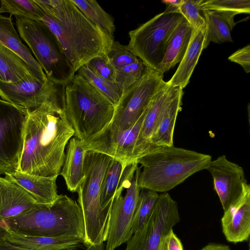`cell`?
<instances>
[{"label": "cell", "mask_w": 250, "mask_h": 250, "mask_svg": "<svg viewBox=\"0 0 250 250\" xmlns=\"http://www.w3.org/2000/svg\"><path fill=\"white\" fill-rule=\"evenodd\" d=\"M74 130L58 100L28 112L17 171L46 177L59 175Z\"/></svg>", "instance_id": "cell-1"}, {"label": "cell", "mask_w": 250, "mask_h": 250, "mask_svg": "<svg viewBox=\"0 0 250 250\" xmlns=\"http://www.w3.org/2000/svg\"><path fill=\"white\" fill-rule=\"evenodd\" d=\"M43 21L55 35L76 73L95 57L107 55L112 41L71 0H34Z\"/></svg>", "instance_id": "cell-2"}, {"label": "cell", "mask_w": 250, "mask_h": 250, "mask_svg": "<svg viewBox=\"0 0 250 250\" xmlns=\"http://www.w3.org/2000/svg\"><path fill=\"white\" fill-rule=\"evenodd\" d=\"M0 228L30 236H73L83 240L84 234L80 206L62 194L51 204L37 203L26 212L0 222Z\"/></svg>", "instance_id": "cell-3"}, {"label": "cell", "mask_w": 250, "mask_h": 250, "mask_svg": "<svg viewBox=\"0 0 250 250\" xmlns=\"http://www.w3.org/2000/svg\"><path fill=\"white\" fill-rule=\"evenodd\" d=\"M211 156L172 146L159 147L140 158L138 183L155 192L169 191L195 173L207 169Z\"/></svg>", "instance_id": "cell-4"}, {"label": "cell", "mask_w": 250, "mask_h": 250, "mask_svg": "<svg viewBox=\"0 0 250 250\" xmlns=\"http://www.w3.org/2000/svg\"><path fill=\"white\" fill-rule=\"evenodd\" d=\"M61 106L74 130V137L80 140L105 128L115 111V105L104 95L77 74L62 87Z\"/></svg>", "instance_id": "cell-5"}, {"label": "cell", "mask_w": 250, "mask_h": 250, "mask_svg": "<svg viewBox=\"0 0 250 250\" xmlns=\"http://www.w3.org/2000/svg\"><path fill=\"white\" fill-rule=\"evenodd\" d=\"M111 159L93 151H86L84 154L85 177L76 191L83 219L85 250H104L107 240L111 209L102 208L100 197L104 177Z\"/></svg>", "instance_id": "cell-6"}, {"label": "cell", "mask_w": 250, "mask_h": 250, "mask_svg": "<svg viewBox=\"0 0 250 250\" xmlns=\"http://www.w3.org/2000/svg\"><path fill=\"white\" fill-rule=\"evenodd\" d=\"M19 35L30 48L47 78L64 86L76 74L57 38L42 21L15 16Z\"/></svg>", "instance_id": "cell-7"}, {"label": "cell", "mask_w": 250, "mask_h": 250, "mask_svg": "<svg viewBox=\"0 0 250 250\" xmlns=\"http://www.w3.org/2000/svg\"><path fill=\"white\" fill-rule=\"evenodd\" d=\"M146 110L128 129H121L110 123L98 133L80 140L82 147L86 151L109 156L125 165L137 163L139 159L159 147L142 136V126Z\"/></svg>", "instance_id": "cell-8"}, {"label": "cell", "mask_w": 250, "mask_h": 250, "mask_svg": "<svg viewBox=\"0 0 250 250\" xmlns=\"http://www.w3.org/2000/svg\"><path fill=\"white\" fill-rule=\"evenodd\" d=\"M141 167L126 165L113 195L105 250H114L133 235L132 227L141 188L138 179Z\"/></svg>", "instance_id": "cell-9"}, {"label": "cell", "mask_w": 250, "mask_h": 250, "mask_svg": "<svg viewBox=\"0 0 250 250\" xmlns=\"http://www.w3.org/2000/svg\"><path fill=\"white\" fill-rule=\"evenodd\" d=\"M184 19L180 13L164 11L130 31L127 46L146 67L156 70L172 33Z\"/></svg>", "instance_id": "cell-10"}, {"label": "cell", "mask_w": 250, "mask_h": 250, "mask_svg": "<svg viewBox=\"0 0 250 250\" xmlns=\"http://www.w3.org/2000/svg\"><path fill=\"white\" fill-rule=\"evenodd\" d=\"M164 74L146 67L142 77L121 95L115 106L111 123L125 130L133 125L148 107L152 99L166 83Z\"/></svg>", "instance_id": "cell-11"}, {"label": "cell", "mask_w": 250, "mask_h": 250, "mask_svg": "<svg viewBox=\"0 0 250 250\" xmlns=\"http://www.w3.org/2000/svg\"><path fill=\"white\" fill-rule=\"evenodd\" d=\"M180 221L177 202L167 193L159 194L148 220L126 242L125 250H158L161 239Z\"/></svg>", "instance_id": "cell-12"}, {"label": "cell", "mask_w": 250, "mask_h": 250, "mask_svg": "<svg viewBox=\"0 0 250 250\" xmlns=\"http://www.w3.org/2000/svg\"><path fill=\"white\" fill-rule=\"evenodd\" d=\"M27 115L0 99V175L18 170Z\"/></svg>", "instance_id": "cell-13"}, {"label": "cell", "mask_w": 250, "mask_h": 250, "mask_svg": "<svg viewBox=\"0 0 250 250\" xmlns=\"http://www.w3.org/2000/svg\"><path fill=\"white\" fill-rule=\"evenodd\" d=\"M62 87L48 78L41 81L34 76L14 83L0 81V97L28 112L47 101L60 100Z\"/></svg>", "instance_id": "cell-14"}, {"label": "cell", "mask_w": 250, "mask_h": 250, "mask_svg": "<svg viewBox=\"0 0 250 250\" xmlns=\"http://www.w3.org/2000/svg\"><path fill=\"white\" fill-rule=\"evenodd\" d=\"M207 169L212 177L214 190L225 211L240 198L247 183L244 169L225 155L211 160Z\"/></svg>", "instance_id": "cell-15"}, {"label": "cell", "mask_w": 250, "mask_h": 250, "mask_svg": "<svg viewBox=\"0 0 250 250\" xmlns=\"http://www.w3.org/2000/svg\"><path fill=\"white\" fill-rule=\"evenodd\" d=\"M223 232L228 241H248L250 235V186L245 184L240 198L224 211L221 218Z\"/></svg>", "instance_id": "cell-16"}, {"label": "cell", "mask_w": 250, "mask_h": 250, "mask_svg": "<svg viewBox=\"0 0 250 250\" xmlns=\"http://www.w3.org/2000/svg\"><path fill=\"white\" fill-rule=\"evenodd\" d=\"M0 240L30 250H77L84 246L83 240L75 237L30 236L2 228H0Z\"/></svg>", "instance_id": "cell-17"}, {"label": "cell", "mask_w": 250, "mask_h": 250, "mask_svg": "<svg viewBox=\"0 0 250 250\" xmlns=\"http://www.w3.org/2000/svg\"><path fill=\"white\" fill-rule=\"evenodd\" d=\"M37 203L22 188L0 176V222L26 212Z\"/></svg>", "instance_id": "cell-18"}, {"label": "cell", "mask_w": 250, "mask_h": 250, "mask_svg": "<svg viewBox=\"0 0 250 250\" xmlns=\"http://www.w3.org/2000/svg\"><path fill=\"white\" fill-rule=\"evenodd\" d=\"M4 178L27 191L38 203L51 204L58 197L56 180L58 176L46 177L19 171L7 172Z\"/></svg>", "instance_id": "cell-19"}, {"label": "cell", "mask_w": 250, "mask_h": 250, "mask_svg": "<svg viewBox=\"0 0 250 250\" xmlns=\"http://www.w3.org/2000/svg\"><path fill=\"white\" fill-rule=\"evenodd\" d=\"M11 16L0 14V42L21 57L39 80L46 81L47 78L44 72L33 56L30 49L22 43L14 26Z\"/></svg>", "instance_id": "cell-20"}, {"label": "cell", "mask_w": 250, "mask_h": 250, "mask_svg": "<svg viewBox=\"0 0 250 250\" xmlns=\"http://www.w3.org/2000/svg\"><path fill=\"white\" fill-rule=\"evenodd\" d=\"M85 151L80 140L72 137L66 146L63 163L59 175L62 176L68 190L77 191L84 177V157Z\"/></svg>", "instance_id": "cell-21"}, {"label": "cell", "mask_w": 250, "mask_h": 250, "mask_svg": "<svg viewBox=\"0 0 250 250\" xmlns=\"http://www.w3.org/2000/svg\"><path fill=\"white\" fill-rule=\"evenodd\" d=\"M192 30L193 28L184 18L172 33L157 71L164 74L180 62L188 48Z\"/></svg>", "instance_id": "cell-22"}, {"label": "cell", "mask_w": 250, "mask_h": 250, "mask_svg": "<svg viewBox=\"0 0 250 250\" xmlns=\"http://www.w3.org/2000/svg\"><path fill=\"white\" fill-rule=\"evenodd\" d=\"M205 35L193 29L187 51L180 64L167 84L183 89L188 83L203 48Z\"/></svg>", "instance_id": "cell-23"}, {"label": "cell", "mask_w": 250, "mask_h": 250, "mask_svg": "<svg viewBox=\"0 0 250 250\" xmlns=\"http://www.w3.org/2000/svg\"><path fill=\"white\" fill-rule=\"evenodd\" d=\"M183 89L177 90L163 115L150 142L158 147L173 146V136L178 113L182 110Z\"/></svg>", "instance_id": "cell-24"}, {"label": "cell", "mask_w": 250, "mask_h": 250, "mask_svg": "<svg viewBox=\"0 0 250 250\" xmlns=\"http://www.w3.org/2000/svg\"><path fill=\"white\" fill-rule=\"evenodd\" d=\"M178 87L168 86L167 82L152 99L146 113L142 126L143 137L150 141L166 109L173 99Z\"/></svg>", "instance_id": "cell-25"}, {"label": "cell", "mask_w": 250, "mask_h": 250, "mask_svg": "<svg viewBox=\"0 0 250 250\" xmlns=\"http://www.w3.org/2000/svg\"><path fill=\"white\" fill-rule=\"evenodd\" d=\"M34 76L25 62L0 42V81L14 83Z\"/></svg>", "instance_id": "cell-26"}, {"label": "cell", "mask_w": 250, "mask_h": 250, "mask_svg": "<svg viewBox=\"0 0 250 250\" xmlns=\"http://www.w3.org/2000/svg\"><path fill=\"white\" fill-rule=\"evenodd\" d=\"M201 11L206 22L204 49L207 48L210 42L216 43L233 42L230 26L218 11L208 9Z\"/></svg>", "instance_id": "cell-27"}, {"label": "cell", "mask_w": 250, "mask_h": 250, "mask_svg": "<svg viewBox=\"0 0 250 250\" xmlns=\"http://www.w3.org/2000/svg\"><path fill=\"white\" fill-rule=\"evenodd\" d=\"M83 14L110 38L114 40V20L95 0H71Z\"/></svg>", "instance_id": "cell-28"}, {"label": "cell", "mask_w": 250, "mask_h": 250, "mask_svg": "<svg viewBox=\"0 0 250 250\" xmlns=\"http://www.w3.org/2000/svg\"><path fill=\"white\" fill-rule=\"evenodd\" d=\"M126 166L117 159L112 158L110 160L104 177L100 192V203L103 209H111L113 197Z\"/></svg>", "instance_id": "cell-29"}, {"label": "cell", "mask_w": 250, "mask_h": 250, "mask_svg": "<svg viewBox=\"0 0 250 250\" xmlns=\"http://www.w3.org/2000/svg\"><path fill=\"white\" fill-rule=\"evenodd\" d=\"M76 74L104 95L115 106L117 104L122 94L115 83L97 75L85 65L80 67Z\"/></svg>", "instance_id": "cell-30"}, {"label": "cell", "mask_w": 250, "mask_h": 250, "mask_svg": "<svg viewBox=\"0 0 250 250\" xmlns=\"http://www.w3.org/2000/svg\"><path fill=\"white\" fill-rule=\"evenodd\" d=\"M157 192L141 188L135 211L132 232L139 229L148 220L158 198Z\"/></svg>", "instance_id": "cell-31"}, {"label": "cell", "mask_w": 250, "mask_h": 250, "mask_svg": "<svg viewBox=\"0 0 250 250\" xmlns=\"http://www.w3.org/2000/svg\"><path fill=\"white\" fill-rule=\"evenodd\" d=\"M5 13L10 16L42 21V11L34 0H2Z\"/></svg>", "instance_id": "cell-32"}, {"label": "cell", "mask_w": 250, "mask_h": 250, "mask_svg": "<svg viewBox=\"0 0 250 250\" xmlns=\"http://www.w3.org/2000/svg\"><path fill=\"white\" fill-rule=\"evenodd\" d=\"M146 66L139 61L116 70L114 83L121 94L137 82L143 76Z\"/></svg>", "instance_id": "cell-33"}, {"label": "cell", "mask_w": 250, "mask_h": 250, "mask_svg": "<svg viewBox=\"0 0 250 250\" xmlns=\"http://www.w3.org/2000/svg\"><path fill=\"white\" fill-rule=\"evenodd\" d=\"M200 10L230 12L238 14H250V0H200Z\"/></svg>", "instance_id": "cell-34"}, {"label": "cell", "mask_w": 250, "mask_h": 250, "mask_svg": "<svg viewBox=\"0 0 250 250\" xmlns=\"http://www.w3.org/2000/svg\"><path fill=\"white\" fill-rule=\"evenodd\" d=\"M200 0H182L179 12L193 29L205 35L206 22L200 9Z\"/></svg>", "instance_id": "cell-35"}, {"label": "cell", "mask_w": 250, "mask_h": 250, "mask_svg": "<svg viewBox=\"0 0 250 250\" xmlns=\"http://www.w3.org/2000/svg\"><path fill=\"white\" fill-rule=\"evenodd\" d=\"M107 57L115 70L140 60L127 45H123L114 40Z\"/></svg>", "instance_id": "cell-36"}, {"label": "cell", "mask_w": 250, "mask_h": 250, "mask_svg": "<svg viewBox=\"0 0 250 250\" xmlns=\"http://www.w3.org/2000/svg\"><path fill=\"white\" fill-rule=\"evenodd\" d=\"M84 65L97 75L114 83L116 70L110 62L107 55L95 57Z\"/></svg>", "instance_id": "cell-37"}, {"label": "cell", "mask_w": 250, "mask_h": 250, "mask_svg": "<svg viewBox=\"0 0 250 250\" xmlns=\"http://www.w3.org/2000/svg\"><path fill=\"white\" fill-rule=\"evenodd\" d=\"M228 60L239 64L245 71L250 72V45L248 44L231 54Z\"/></svg>", "instance_id": "cell-38"}, {"label": "cell", "mask_w": 250, "mask_h": 250, "mask_svg": "<svg viewBox=\"0 0 250 250\" xmlns=\"http://www.w3.org/2000/svg\"><path fill=\"white\" fill-rule=\"evenodd\" d=\"M158 250H184L180 239L171 230L160 241Z\"/></svg>", "instance_id": "cell-39"}, {"label": "cell", "mask_w": 250, "mask_h": 250, "mask_svg": "<svg viewBox=\"0 0 250 250\" xmlns=\"http://www.w3.org/2000/svg\"><path fill=\"white\" fill-rule=\"evenodd\" d=\"M182 0H165L162 2L166 5L164 12L167 13H178Z\"/></svg>", "instance_id": "cell-40"}, {"label": "cell", "mask_w": 250, "mask_h": 250, "mask_svg": "<svg viewBox=\"0 0 250 250\" xmlns=\"http://www.w3.org/2000/svg\"><path fill=\"white\" fill-rule=\"evenodd\" d=\"M200 250H231L229 247L225 244L210 243Z\"/></svg>", "instance_id": "cell-41"}, {"label": "cell", "mask_w": 250, "mask_h": 250, "mask_svg": "<svg viewBox=\"0 0 250 250\" xmlns=\"http://www.w3.org/2000/svg\"><path fill=\"white\" fill-rule=\"evenodd\" d=\"M0 250H30L17 247L10 244L7 242L0 240Z\"/></svg>", "instance_id": "cell-42"}, {"label": "cell", "mask_w": 250, "mask_h": 250, "mask_svg": "<svg viewBox=\"0 0 250 250\" xmlns=\"http://www.w3.org/2000/svg\"><path fill=\"white\" fill-rule=\"evenodd\" d=\"M2 13H5L3 8L2 0H0V14Z\"/></svg>", "instance_id": "cell-43"}]
</instances>
